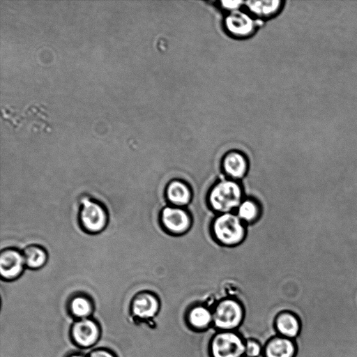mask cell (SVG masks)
<instances>
[{
	"mask_svg": "<svg viewBox=\"0 0 357 357\" xmlns=\"http://www.w3.org/2000/svg\"><path fill=\"white\" fill-rule=\"evenodd\" d=\"M243 199L244 195L240 183L226 178L225 173L221 179L211 187L208 194L210 207L218 214L232 212Z\"/></svg>",
	"mask_w": 357,
	"mask_h": 357,
	"instance_id": "obj_1",
	"label": "cell"
},
{
	"mask_svg": "<svg viewBox=\"0 0 357 357\" xmlns=\"http://www.w3.org/2000/svg\"><path fill=\"white\" fill-rule=\"evenodd\" d=\"M211 231L216 241L226 246L239 244L246 234L245 223L232 212L218 214L212 222Z\"/></svg>",
	"mask_w": 357,
	"mask_h": 357,
	"instance_id": "obj_2",
	"label": "cell"
},
{
	"mask_svg": "<svg viewBox=\"0 0 357 357\" xmlns=\"http://www.w3.org/2000/svg\"><path fill=\"white\" fill-rule=\"evenodd\" d=\"M243 314V307L240 302L226 298L218 303L213 314V321L218 329L231 331L241 324Z\"/></svg>",
	"mask_w": 357,
	"mask_h": 357,
	"instance_id": "obj_3",
	"label": "cell"
},
{
	"mask_svg": "<svg viewBox=\"0 0 357 357\" xmlns=\"http://www.w3.org/2000/svg\"><path fill=\"white\" fill-rule=\"evenodd\" d=\"M245 351V342L240 335L230 331L217 333L211 342L213 357H241Z\"/></svg>",
	"mask_w": 357,
	"mask_h": 357,
	"instance_id": "obj_4",
	"label": "cell"
},
{
	"mask_svg": "<svg viewBox=\"0 0 357 357\" xmlns=\"http://www.w3.org/2000/svg\"><path fill=\"white\" fill-rule=\"evenodd\" d=\"M72 342L78 347L89 349L98 342L101 330L99 324L91 317L75 319L70 328Z\"/></svg>",
	"mask_w": 357,
	"mask_h": 357,
	"instance_id": "obj_5",
	"label": "cell"
},
{
	"mask_svg": "<svg viewBox=\"0 0 357 357\" xmlns=\"http://www.w3.org/2000/svg\"><path fill=\"white\" fill-rule=\"evenodd\" d=\"M79 217L82 227L90 233H98L102 231L108 220L104 206L87 197L82 199Z\"/></svg>",
	"mask_w": 357,
	"mask_h": 357,
	"instance_id": "obj_6",
	"label": "cell"
},
{
	"mask_svg": "<svg viewBox=\"0 0 357 357\" xmlns=\"http://www.w3.org/2000/svg\"><path fill=\"white\" fill-rule=\"evenodd\" d=\"M159 218L161 226L172 234H183L191 227L192 218L185 208L166 205Z\"/></svg>",
	"mask_w": 357,
	"mask_h": 357,
	"instance_id": "obj_7",
	"label": "cell"
},
{
	"mask_svg": "<svg viewBox=\"0 0 357 357\" xmlns=\"http://www.w3.org/2000/svg\"><path fill=\"white\" fill-rule=\"evenodd\" d=\"M160 300L153 292L143 291L137 293L130 303L132 315L139 319L146 320L156 316L160 310Z\"/></svg>",
	"mask_w": 357,
	"mask_h": 357,
	"instance_id": "obj_8",
	"label": "cell"
},
{
	"mask_svg": "<svg viewBox=\"0 0 357 357\" xmlns=\"http://www.w3.org/2000/svg\"><path fill=\"white\" fill-rule=\"evenodd\" d=\"M224 25L230 35L239 38L249 37L256 30L253 18L241 10L229 13L225 19Z\"/></svg>",
	"mask_w": 357,
	"mask_h": 357,
	"instance_id": "obj_9",
	"label": "cell"
},
{
	"mask_svg": "<svg viewBox=\"0 0 357 357\" xmlns=\"http://www.w3.org/2000/svg\"><path fill=\"white\" fill-rule=\"evenodd\" d=\"M222 172L230 179H242L248 170L246 155L238 150H231L221 158Z\"/></svg>",
	"mask_w": 357,
	"mask_h": 357,
	"instance_id": "obj_10",
	"label": "cell"
},
{
	"mask_svg": "<svg viewBox=\"0 0 357 357\" xmlns=\"http://www.w3.org/2000/svg\"><path fill=\"white\" fill-rule=\"evenodd\" d=\"M25 266L22 253L13 248L1 251L0 255V272L1 278L13 280L18 278Z\"/></svg>",
	"mask_w": 357,
	"mask_h": 357,
	"instance_id": "obj_11",
	"label": "cell"
},
{
	"mask_svg": "<svg viewBox=\"0 0 357 357\" xmlns=\"http://www.w3.org/2000/svg\"><path fill=\"white\" fill-rule=\"evenodd\" d=\"M165 193L167 202L181 208L187 206L192 197L190 187L179 179L170 180L165 186Z\"/></svg>",
	"mask_w": 357,
	"mask_h": 357,
	"instance_id": "obj_12",
	"label": "cell"
},
{
	"mask_svg": "<svg viewBox=\"0 0 357 357\" xmlns=\"http://www.w3.org/2000/svg\"><path fill=\"white\" fill-rule=\"evenodd\" d=\"M296 350L294 339L276 336L268 341L264 355L266 357H295Z\"/></svg>",
	"mask_w": 357,
	"mask_h": 357,
	"instance_id": "obj_13",
	"label": "cell"
},
{
	"mask_svg": "<svg viewBox=\"0 0 357 357\" xmlns=\"http://www.w3.org/2000/svg\"><path fill=\"white\" fill-rule=\"evenodd\" d=\"M277 331L281 336L295 339L301 331L298 317L289 311L280 312L275 319Z\"/></svg>",
	"mask_w": 357,
	"mask_h": 357,
	"instance_id": "obj_14",
	"label": "cell"
},
{
	"mask_svg": "<svg viewBox=\"0 0 357 357\" xmlns=\"http://www.w3.org/2000/svg\"><path fill=\"white\" fill-rule=\"evenodd\" d=\"M249 12L259 18H269L282 8L283 2L279 0L248 1L244 2Z\"/></svg>",
	"mask_w": 357,
	"mask_h": 357,
	"instance_id": "obj_15",
	"label": "cell"
},
{
	"mask_svg": "<svg viewBox=\"0 0 357 357\" xmlns=\"http://www.w3.org/2000/svg\"><path fill=\"white\" fill-rule=\"evenodd\" d=\"M68 311L75 319L91 317L93 311L91 300L84 295H76L68 303Z\"/></svg>",
	"mask_w": 357,
	"mask_h": 357,
	"instance_id": "obj_16",
	"label": "cell"
},
{
	"mask_svg": "<svg viewBox=\"0 0 357 357\" xmlns=\"http://www.w3.org/2000/svg\"><path fill=\"white\" fill-rule=\"evenodd\" d=\"M190 325L197 329L206 328L213 321L211 311L204 305H197L191 308L188 314Z\"/></svg>",
	"mask_w": 357,
	"mask_h": 357,
	"instance_id": "obj_17",
	"label": "cell"
},
{
	"mask_svg": "<svg viewBox=\"0 0 357 357\" xmlns=\"http://www.w3.org/2000/svg\"><path fill=\"white\" fill-rule=\"evenodd\" d=\"M22 255L25 266L33 269L43 266L47 259L45 249L38 245H28L24 250Z\"/></svg>",
	"mask_w": 357,
	"mask_h": 357,
	"instance_id": "obj_18",
	"label": "cell"
},
{
	"mask_svg": "<svg viewBox=\"0 0 357 357\" xmlns=\"http://www.w3.org/2000/svg\"><path fill=\"white\" fill-rule=\"evenodd\" d=\"M259 213V204L251 198L244 199L237 210V215L245 223L254 222L258 218Z\"/></svg>",
	"mask_w": 357,
	"mask_h": 357,
	"instance_id": "obj_19",
	"label": "cell"
},
{
	"mask_svg": "<svg viewBox=\"0 0 357 357\" xmlns=\"http://www.w3.org/2000/svg\"><path fill=\"white\" fill-rule=\"evenodd\" d=\"M261 351L260 344L252 340H248L245 342V354L248 357H258Z\"/></svg>",
	"mask_w": 357,
	"mask_h": 357,
	"instance_id": "obj_20",
	"label": "cell"
},
{
	"mask_svg": "<svg viewBox=\"0 0 357 357\" xmlns=\"http://www.w3.org/2000/svg\"><path fill=\"white\" fill-rule=\"evenodd\" d=\"M86 357H117L111 350L106 348H94L86 355Z\"/></svg>",
	"mask_w": 357,
	"mask_h": 357,
	"instance_id": "obj_21",
	"label": "cell"
},
{
	"mask_svg": "<svg viewBox=\"0 0 357 357\" xmlns=\"http://www.w3.org/2000/svg\"><path fill=\"white\" fill-rule=\"evenodd\" d=\"M243 3L244 2L241 1H221L220 6L222 8L232 13L239 10L238 9Z\"/></svg>",
	"mask_w": 357,
	"mask_h": 357,
	"instance_id": "obj_22",
	"label": "cell"
},
{
	"mask_svg": "<svg viewBox=\"0 0 357 357\" xmlns=\"http://www.w3.org/2000/svg\"><path fill=\"white\" fill-rule=\"evenodd\" d=\"M206 170H207V169H206ZM211 171V172H213L215 174V177H216V180H217V181H216V182H217V181H218V176H217V172H216V171H215V170H214V169H212ZM183 172H184V171H183H183H181V172H179L178 173V179H180V180H181V174H182V173H183ZM181 181H182V180H181Z\"/></svg>",
	"mask_w": 357,
	"mask_h": 357,
	"instance_id": "obj_23",
	"label": "cell"
},
{
	"mask_svg": "<svg viewBox=\"0 0 357 357\" xmlns=\"http://www.w3.org/2000/svg\"><path fill=\"white\" fill-rule=\"evenodd\" d=\"M66 357H86V356H84L79 353H73L69 355H68Z\"/></svg>",
	"mask_w": 357,
	"mask_h": 357,
	"instance_id": "obj_24",
	"label": "cell"
},
{
	"mask_svg": "<svg viewBox=\"0 0 357 357\" xmlns=\"http://www.w3.org/2000/svg\"><path fill=\"white\" fill-rule=\"evenodd\" d=\"M212 169H213V168H212ZM215 170H217V172H218V181H219L220 167H217ZM176 172H175L174 170V172H173V173H174L173 174H174V176L175 177V179H178V178H177V176H176Z\"/></svg>",
	"mask_w": 357,
	"mask_h": 357,
	"instance_id": "obj_25",
	"label": "cell"
},
{
	"mask_svg": "<svg viewBox=\"0 0 357 357\" xmlns=\"http://www.w3.org/2000/svg\"><path fill=\"white\" fill-rule=\"evenodd\" d=\"M219 167H220V172H221V167L220 166ZM173 172H174V169H173ZM172 175H173L174 178L175 179V178H174V176L173 173H172ZM219 180H220V174H219Z\"/></svg>",
	"mask_w": 357,
	"mask_h": 357,
	"instance_id": "obj_26",
	"label": "cell"
},
{
	"mask_svg": "<svg viewBox=\"0 0 357 357\" xmlns=\"http://www.w3.org/2000/svg\"><path fill=\"white\" fill-rule=\"evenodd\" d=\"M215 171H216V170H215ZM178 172H177V178H178ZM216 172H217V171H216ZM217 176H218V173H217ZM179 180H180V179H179Z\"/></svg>",
	"mask_w": 357,
	"mask_h": 357,
	"instance_id": "obj_27",
	"label": "cell"
},
{
	"mask_svg": "<svg viewBox=\"0 0 357 357\" xmlns=\"http://www.w3.org/2000/svg\"><path fill=\"white\" fill-rule=\"evenodd\" d=\"M245 357H248V356H245Z\"/></svg>",
	"mask_w": 357,
	"mask_h": 357,
	"instance_id": "obj_28",
	"label": "cell"
}]
</instances>
